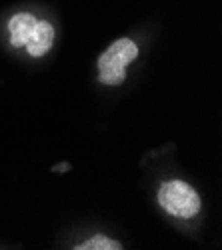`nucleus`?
<instances>
[{
    "label": "nucleus",
    "mask_w": 222,
    "mask_h": 250,
    "mask_svg": "<svg viewBox=\"0 0 222 250\" xmlns=\"http://www.w3.org/2000/svg\"><path fill=\"white\" fill-rule=\"evenodd\" d=\"M158 206L174 218H194L200 208H202V200L196 192L194 186H190L184 180H166L158 186L156 192Z\"/></svg>",
    "instance_id": "obj_3"
},
{
    "label": "nucleus",
    "mask_w": 222,
    "mask_h": 250,
    "mask_svg": "<svg viewBox=\"0 0 222 250\" xmlns=\"http://www.w3.org/2000/svg\"><path fill=\"white\" fill-rule=\"evenodd\" d=\"M138 54H140L138 44L132 38L128 36L116 38L96 60L98 82L104 86H120L126 80L128 64H132L138 58Z\"/></svg>",
    "instance_id": "obj_2"
},
{
    "label": "nucleus",
    "mask_w": 222,
    "mask_h": 250,
    "mask_svg": "<svg viewBox=\"0 0 222 250\" xmlns=\"http://www.w3.org/2000/svg\"><path fill=\"white\" fill-rule=\"evenodd\" d=\"M54 26L50 20L38 18L32 12H16L8 20V40L14 48H26V54L40 58L54 44Z\"/></svg>",
    "instance_id": "obj_1"
},
{
    "label": "nucleus",
    "mask_w": 222,
    "mask_h": 250,
    "mask_svg": "<svg viewBox=\"0 0 222 250\" xmlns=\"http://www.w3.org/2000/svg\"><path fill=\"white\" fill-rule=\"evenodd\" d=\"M74 248L76 250H120L122 248V242H118L114 238H108L104 234H92L90 238L82 240Z\"/></svg>",
    "instance_id": "obj_4"
}]
</instances>
